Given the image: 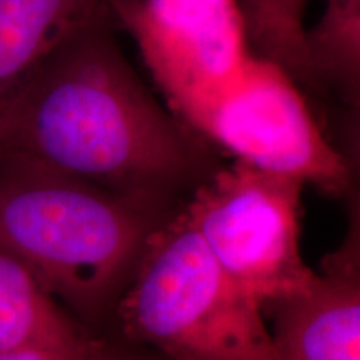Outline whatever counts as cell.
Here are the masks:
<instances>
[{
  "label": "cell",
  "instance_id": "cell-1",
  "mask_svg": "<svg viewBox=\"0 0 360 360\" xmlns=\"http://www.w3.org/2000/svg\"><path fill=\"white\" fill-rule=\"evenodd\" d=\"M85 27L53 56L8 115L0 154L32 159L160 212L195 188L207 142L160 105L114 37Z\"/></svg>",
  "mask_w": 360,
  "mask_h": 360
},
{
  "label": "cell",
  "instance_id": "cell-2",
  "mask_svg": "<svg viewBox=\"0 0 360 360\" xmlns=\"http://www.w3.org/2000/svg\"><path fill=\"white\" fill-rule=\"evenodd\" d=\"M165 217L75 175L0 154V250L82 321L105 310Z\"/></svg>",
  "mask_w": 360,
  "mask_h": 360
},
{
  "label": "cell",
  "instance_id": "cell-3",
  "mask_svg": "<svg viewBox=\"0 0 360 360\" xmlns=\"http://www.w3.org/2000/svg\"><path fill=\"white\" fill-rule=\"evenodd\" d=\"M262 312L212 257L182 207L147 237L117 304L125 339L167 360H276Z\"/></svg>",
  "mask_w": 360,
  "mask_h": 360
},
{
  "label": "cell",
  "instance_id": "cell-4",
  "mask_svg": "<svg viewBox=\"0 0 360 360\" xmlns=\"http://www.w3.org/2000/svg\"><path fill=\"white\" fill-rule=\"evenodd\" d=\"M304 188L294 177L233 160L207 175L182 205L212 257L262 309L319 281L300 249Z\"/></svg>",
  "mask_w": 360,
  "mask_h": 360
},
{
  "label": "cell",
  "instance_id": "cell-5",
  "mask_svg": "<svg viewBox=\"0 0 360 360\" xmlns=\"http://www.w3.org/2000/svg\"><path fill=\"white\" fill-rule=\"evenodd\" d=\"M110 12L193 134L254 53L240 0H110Z\"/></svg>",
  "mask_w": 360,
  "mask_h": 360
},
{
  "label": "cell",
  "instance_id": "cell-6",
  "mask_svg": "<svg viewBox=\"0 0 360 360\" xmlns=\"http://www.w3.org/2000/svg\"><path fill=\"white\" fill-rule=\"evenodd\" d=\"M195 134L233 160L312 184L332 195L352 186L349 159L322 132L295 80L257 53Z\"/></svg>",
  "mask_w": 360,
  "mask_h": 360
},
{
  "label": "cell",
  "instance_id": "cell-7",
  "mask_svg": "<svg viewBox=\"0 0 360 360\" xmlns=\"http://www.w3.org/2000/svg\"><path fill=\"white\" fill-rule=\"evenodd\" d=\"M267 307H274L276 360H360L357 224L345 245L328 255L312 289Z\"/></svg>",
  "mask_w": 360,
  "mask_h": 360
},
{
  "label": "cell",
  "instance_id": "cell-8",
  "mask_svg": "<svg viewBox=\"0 0 360 360\" xmlns=\"http://www.w3.org/2000/svg\"><path fill=\"white\" fill-rule=\"evenodd\" d=\"M114 19L110 0H0V137L47 62L85 27Z\"/></svg>",
  "mask_w": 360,
  "mask_h": 360
},
{
  "label": "cell",
  "instance_id": "cell-9",
  "mask_svg": "<svg viewBox=\"0 0 360 360\" xmlns=\"http://www.w3.org/2000/svg\"><path fill=\"white\" fill-rule=\"evenodd\" d=\"M90 339L19 260L0 250V354L40 349L80 360Z\"/></svg>",
  "mask_w": 360,
  "mask_h": 360
},
{
  "label": "cell",
  "instance_id": "cell-10",
  "mask_svg": "<svg viewBox=\"0 0 360 360\" xmlns=\"http://www.w3.org/2000/svg\"><path fill=\"white\" fill-rule=\"evenodd\" d=\"M312 87L327 85L349 107L360 96V0H327L314 27H305Z\"/></svg>",
  "mask_w": 360,
  "mask_h": 360
},
{
  "label": "cell",
  "instance_id": "cell-11",
  "mask_svg": "<svg viewBox=\"0 0 360 360\" xmlns=\"http://www.w3.org/2000/svg\"><path fill=\"white\" fill-rule=\"evenodd\" d=\"M309 0H254L259 13L269 22L283 27L302 24Z\"/></svg>",
  "mask_w": 360,
  "mask_h": 360
},
{
  "label": "cell",
  "instance_id": "cell-12",
  "mask_svg": "<svg viewBox=\"0 0 360 360\" xmlns=\"http://www.w3.org/2000/svg\"><path fill=\"white\" fill-rule=\"evenodd\" d=\"M80 360H167L154 350L114 344V342L90 339V344Z\"/></svg>",
  "mask_w": 360,
  "mask_h": 360
},
{
  "label": "cell",
  "instance_id": "cell-13",
  "mask_svg": "<svg viewBox=\"0 0 360 360\" xmlns=\"http://www.w3.org/2000/svg\"><path fill=\"white\" fill-rule=\"evenodd\" d=\"M0 360H70L40 349H19L0 354Z\"/></svg>",
  "mask_w": 360,
  "mask_h": 360
},
{
  "label": "cell",
  "instance_id": "cell-14",
  "mask_svg": "<svg viewBox=\"0 0 360 360\" xmlns=\"http://www.w3.org/2000/svg\"><path fill=\"white\" fill-rule=\"evenodd\" d=\"M240 2H244V0H240Z\"/></svg>",
  "mask_w": 360,
  "mask_h": 360
}]
</instances>
